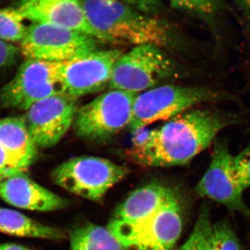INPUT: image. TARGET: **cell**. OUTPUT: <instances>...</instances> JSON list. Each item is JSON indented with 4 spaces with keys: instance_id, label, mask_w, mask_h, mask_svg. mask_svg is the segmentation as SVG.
<instances>
[{
    "instance_id": "1",
    "label": "cell",
    "mask_w": 250,
    "mask_h": 250,
    "mask_svg": "<svg viewBox=\"0 0 250 250\" xmlns=\"http://www.w3.org/2000/svg\"><path fill=\"white\" fill-rule=\"evenodd\" d=\"M241 121V115L233 112L190 109L149 131L134 143L128 156L148 167L184 166L209 147L220 131Z\"/></svg>"
},
{
    "instance_id": "2",
    "label": "cell",
    "mask_w": 250,
    "mask_h": 250,
    "mask_svg": "<svg viewBox=\"0 0 250 250\" xmlns=\"http://www.w3.org/2000/svg\"><path fill=\"white\" fill-rule=\"evenodd\" d=\"M98 41L121 45H154L161 48L179 41L175 29L156 16L114 0H82Z\"/></svg>"
},
{
    "instance_id": "3",
    "label": "cell",
    "mask_w": 250,
    "mask_h": 250,
    "mask_svg": "<svg viewBox=\"0 0 250 250\" xmlns=\"http://www.w3.org/2000/svg\"><path fill=\"white\" fill-rule=\"evenodd\" d=\"M231 98L228 93L208 87L159 85L136 95L129 128L132 132L139 131L156 122L169 121L200 104Z\"/></svg>"
},
{
    "instance_id": "4",
    "label": "cell",
    "mask_w": 250,
    "mask_h": 250,
    "mask_svg": "<svg viewBox=\"0 0 250 250\" xmlns=\"http://www.w3.org/2000/svg\"><path fill=\"white\" fill-rule=\"evenodd\" d=\"M160 47L135 46L117 61L108 88L141 93L182 75L178 64Z\"/></svg>"
},
{
    "instance_id": "5",
    "label": "cell",
    "mask_w": 250,
    "mask_h": 250,
    "mask_svg": "<svg viewBox=\"0 0 250 250\" xmlns=\"http://www.w3.org/2000/svg\"><path fill=\"white\" fill-rule=\"evenodd\" d=\"M177 195L152 216L136 223L113 219L108 229L130 250H174L182 231V216Z\"/></svg>"
},
{
    "instance_id": "6",
    "label": "cell",
    "mask_w": 250,
    "mask_h": 250,
    "mask_svg": "<svg viewBox=\"0 0 250 250\" xmlns=\"http://www.w3.org/2000/svg\"><path fill=\"white\" fill-rule=\"evenodd\" d=\"M138 94L110 89L79 108L73 124L77 136L101 141L129 127Z\"/></svg>"
},
{
    "instance_id": "7",
    "label": "cell",
    "mask_w": 250,
    "mask_h": 250,
    "mask_svg": "<svg viewBox=\"0 0 250 250\" xmlns=\"http://www.w3.org/2000/svg\"><path fill=\"white\" fill-rule=\"evenodd\" d=\"M128 169L108 159L82 156L62 163L52 172L56 184L67 191L98 201L126 177Z\"/></svg>"
},
{
    "instance_id": "8",
    "label": "cell",
    "mask_w": 250,
    "mask_h": 250,
    "mask_svg": "<svg viewBox=\"0 0 250 250\" xmlns=\"http://www.w3.org/2000/svg\"><path fill=\"white\" fill-rule=\"evenodd\" d=\"M62 65L63 62L26 59L0 90L1 106L25 111L43 99L65 93Z\"/></svg>"
},
{
    "instance_id": "9",
    "label": "cell",
    "mask_w": 250,
    "mask_h": 250,
    "mask_svg": "<svg viewBox=\"0 0 250 250\" xmlns=\"http://www.w3.org/2000/svg\"><path fill=\"white\" fill-rule=\"evenodd\" d=\"M96 40L66 28L31 23L20 50L26 59L65 62L98 49Z\"/></svg>"
},
{
    "instance_id": "10",
    "label": "cell",
    "mask_w": 250,
    "mask_h": 250,
    "mask_svg": "<svg viewBox=\"0 0 250 250\" xmlns=\"http://www.w3.org/2000/svg\"><path fill=\"white\" fill-rule=\"evenodd\" d=\"M79 108L77 98L63 93L38 102L23 116L37 148L55 146L74 124Z\"/></svg>"
},
{
    "instance_id": "11",
    "label": "cell",
    "mask_w": 250,
    "mask_h": 250,
    "mask_svg": "<svg viewBox=\"0 0 250 250\" xmlns=\"http://www.w3.org/2000/svg\"><path fill=\"white\" fill-rule=\"evenodd\" d=\"M233 157L228 143L222 140L215 141L209 166L195 190L200 196L250 218V210L243 198L244 190L233 169Z\"/></svg>"
},
{
    "instance_id": "12",
    "label": "cell",
    "mask_w": 250,
    "mask_h": 250,
    "mask_svg": "<svg viewBox=\"0 0 250 250\" xmlns=\"http://www.w3.org/2000/svg\"><path fill=\"white\" fill-rule=\"evenodd\" d=\"M122 54L118 49H96L63 62L62 80L65 93L78 98L108 87L115 64Z\"/></svg>"
},
{
    "instance_id": "13",
    "label": "cell",
    "mask_w": 250,
    "mask_h": 250,
    "mask_svg": "<svg viewBox=\"0 0 250 250\" xmlns=\"http://www.w3.org/2000/svg\"><path fill=\"white\" fill-rule=\"evenodd\" d=\"M16 6L26 21L66 28L98 40L85 16L82 0H18Z\"/></svg>"
},
{
    "instance_id": "14",
    "label": "cell",
    "mask_w": 250,
    "mask_h": 250,
    "mask_svg": "<svg viewBox=\"0 0 250 250\" xmlns=\"http://www.w3.org/2000/svg\"><path fill=\"white\" fill-rule=\"evenodd\" d=\"M0 198L18 208L36 211L62 209L69 204L66 199L39 185L24 173L0 182Z\"/></svg>"
},
{
    "instance_id": "15",
    "label": "cell",
    "mask_w": 250,
    "mask_h": 250,
    "mask_svg": "<svg viewBox=\"0 0 250 250\" xmlns=\"http://www.w3.org/2000/svg\"><path fill=\"white\" fill-rule=\"evenodd\" d=\"M177 194L160 183H151L133 192L117 208L115 220L136 223L152 216Z\"/></svg>"
},
{
    "instance_id": "16",
    "label": "cell",
    "mask_w": 250,
    "mask_h": 250,
    "mask_svg": "<svg viewBox=\"0 0 250 250\" xmlns=\"http://www.w3.org/2000/svg\"><path fill=\"white\" fill-rule=\"evenodd\" d=\"M0 145L21 172H25L35 160L38 148L23 117L0 119Z\"/></svg>"
},
{
    "instance_id": "17",
    "label": "cell",
    "mask_w": 250,
    "mask_h": 250,
    "mask_svg": "<svg viewBox=\"0 0 250 250\" xmlns=\"http://www.w3.org/2000/svg\"><path fill=\"white\" fill-rule=\"evenodd\" d=\"M173 9L201 22L218 45L229 9L225 0H169Z\"/></svg>"
},
{
    "instance_id": "18",
    "label": "cell",
    "mask_w": 250,
    "mask_h": 250,
    "mask_svg": "<svg viewBox=\"0 0 250 250\" xmlns=\"http://www.w3.org/2000/svg\"><path fill=\"white\" fill-rule=\"evenodd\" d=\"M0 231L11 236L52 240L65 236L58 229L46 226L23 213L4 208H0Z\"/></svg>"
},
{
    "instance_id": "19",
    "label": "cell",
    "mask_w": 250,
    "mask_h": 250,
    "mask_svg": "<svg viewBox=\"0 0 250 250\" xmlns=\"http://www.w3.org/2000/svg\"><path fill=\"white\" fill-rule=\"evenodd\" d=\"M71 250H127L108 228L87 223L72 230Z\"/></svg>"
},
{
    "instance_id": "20",
    "label": "cell",
    "mask_w": 250,
    "mask_h": 250,
    "mask_svg": "<svg viewBox=\"0 0 250 250\" xmlns=\"http://www.w3.org/2000/svg\"><path fill=\"white\" fill-rule=\"evenodd\" d=\"M25 18L16 6L0 8V40L21 43L27 32Z\"/></svg>"
},
{
    "instance_id": "21",
    "label": "cell",
    "mask_w": 250,
    "mask_h": 250,
    "mask_svg": "<svg viewBox=\"0 0 250 250\" xmlns=\"http://www.w3.org/2000/svg\"><path fill=\"white\" fill-rule=\"evenodd\" d=\"M213 226L209 207H202L191 234L179 250H210Z\"/></svg>"
},
{
    "instance_id": "22",
    "label": "cell",
    "mask_w": 250,
    "mask_h": 250,
    "mask_svg": "<svg viewBox=\"0 0 250 250\" xmlns=\"http://www.w3.org/2000/svg\"><path fill=\"white\" fill-rule=\"evenodd\" d=\"M210 250H241L236 233L227 222L213 225Z\"/></svg>"
},
{
    "instance_id": "23",
    "label": "cell",
    "mask_w": 250,
    "mask_h": 250,
    "mask_svg": "<svg viewBox=\"0 0 250 250\" xmlns=\"http://www.w3.org/2000/svg\"><path fill=\"white\" fill-rule=\"evenodd\" d=\"M235 174L243 190L250 187V144L233 157Z\"/></svg>"
},
{
    "instance_id": "24",
    "label": "cell",
    "mask_w": 250,
    "mask_h": 250,
    "mask_svg": "<svg viewBox=\"0 0 250 250\" xmlns=\"http://www.w3.org/2000/svg\"><path fill=\"white\" fill-rule=\"evenodd\" d=\"M114 1L129 5L134 9L152 16H157L164 9L162 0H114Z\"/></svg>"
},
{
    "instance_id": "25",
    "label": "cell",
    "mask_w": 250,
    "mask_h": 250,
    "mask_svg": "<svg viewBox=\"0 0 250 250\" xmlns=\"http://www.w3.org/2000/svg\"><path fill=\"white\" fill-rule=\"evenodd\" d=\"M20 54V47L0 40V70L13 65Z\"/></svg>"
},
{
    "instance_id": "26",
    "label": "cell",
    "mask_w": 250,
    "mask_h": 250,
    "mask_svg": "<svg viewBox=\"0 0 250 250\" xmlns=\"http://www.w3.org/2000/svg\"><path fill=\"white\" fill-rule=\"evenodd\" d=\"M240 22L250 42V0H232Z\"/></svg>"
},
{
    "instance_id": "27",
    "label": "cell",
    "mask_w": 250,
    "mask_h": 250,
    "mask_svg": "<svg viewBox=\"0 0 250 250\" xmlns=\"http://www.w3.org/2000/svg\"><path fill=\"white\" fill-rule=\"evenodd\" d=\"M22 173L24 172H21L15 166L11 158L8 155L2 146L0 145V176L5 179Z\"/></svg>"
},
{
    "instance_id": "28",
    "label": "cell",
    "mask_w": 250,
    "mask_h": 250,
    "mask_svg": "<svg viewBox=\"0 0 250 250\" xmlns=\"http://www.w3.org/2000/svg\"><path fill=\"white\" fill-rule=\"evenodd\" d=\"M0 250H30L26 247L14 244V243H5L0 245Z\"/></svg>"
},
{
    "instance_id": "29",
    "label": "cell",
    "mask_w": 250,
    "mask_h": 250,
    "mask_svg": "<svg viewBox=\"0 0 250 250\" xmlns=\"http://www.w3.org/2000/svg\"><path fill=\"white\" fill-rule=\"evenodd\" d=\"M4 178H3L2 177H1V176H0V182H1V181L3 180V179H4Z\"/></svg>"
}]
</instances>
